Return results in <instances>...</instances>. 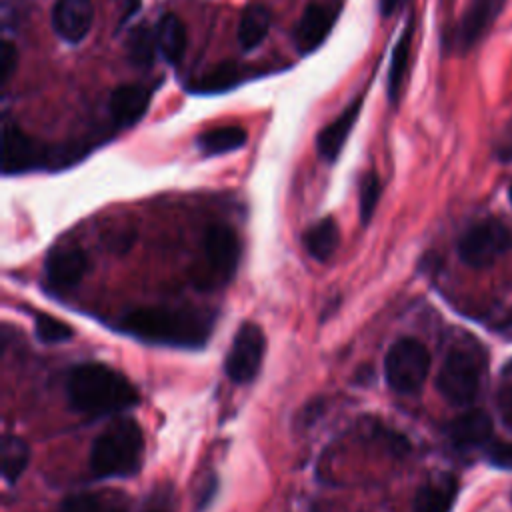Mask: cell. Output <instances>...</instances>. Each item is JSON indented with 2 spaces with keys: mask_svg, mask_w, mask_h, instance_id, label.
<instances>
[{
  "mask_svg": "<svg viewBox=\"0 0 512 512\" xmlns=\"http://www.w3.org/2000/svg\"><path fill=\"white\" fill-rule=\"evenodd\" d=\"M118 328L128 336L174 348H200L212 332V322L206 314L192 308L174 306H140L126 312Z\"/></svg>",
  "mask_w": 512,
  "mask_h": 512,
  "instance_id": "1",
  "label": "cell"
},
{
  "mask_svg": "<svg viewBox=\"0 0 512 512\" xmlns=\"http://www.w3.org/2000/svg\"><path fill=\"white\" fill-rule=\"evenodd\" d=\"M66 398L76 412L92 418L118 414L140 400L136 386L124 374L100 362H84L68 372Z\"/></svg>",
  "mask_w": 512,
  "mask_h": 512,
  "instance_id": "2",
  "label": "cell"
},
{
  "mask_svg": "<svg viewBox=\"0 0 512 512\" xmlns=\"http://www.w3.org/2000/svg\"><path fill=\"white\" fill-rule=\"evenodd\" d=\"M142 452L140 426L132 418H120L94 438L88 464L98 478L134 476L142 466Z\"/></svg>",
  "mask_w": 512,
  "mask_h": 512,
  "instance_id": "3",
  "label": "cell"
},
{
  "mask_svg": "<svg viewBox=\"0 0 512 512\" xmlns=\"http://www.w3.org/2000/svg\"><path fill=\"white\" fill-rule=\"evenodd\" d=\"M482 372L484 354L476 344L454 346L440 366L436 388L448 402L456 406L470 404L478 396Z\"/></svg>",
  "mask_w": 512,
  "mask_h": 512,
  "instance_id": "4",
  "label": "cell"
},
{
  "mask_svg": "<svg viewBox=\"0 0 512 512\" xmlns=\"http://www.w3.org/2000/svg\"><path fill=\"white\" fill-rule=\"evenodd\" d=\"M240 258V242L236 232L226 224H210L202 238V262L196 270V284L204 290L228 282Z\"/></svg>",
  "mask_w": 512,
  "mask_h": 512,
  "instance_id": "5",
  "label": "cell"
},
{
  "mask_svg": "<svg viewBox=\"0 0 512 512\" xmlns=\"http://www.w3.org/2000/svg\"><path fill=\"white\" fill-rule=\"evenodd\" d=\"M430 372V354L426 346L410 336L396 340L384 358V376L388 386L398 394L420 390Z\"/></svg>",
  "mask_w": 512,
  "mask_h": 512,
  "instance_id": "6",
  "label": "cell"
},
{
  "mask_svg": "<svg viewBox=\"0 0 512 512\" xmlns=\"http://www.w3.org/2000/svg\"><path fill=\"white\" fill-rule=\"evenodd\" d=\"M512 246V232L496 218L470 226L458 240V256L472 268L490 266Z\"/></svg>",
  "mask_w": 512,
  "mask_h": 512,
  "instance_id": "7",
  "label": "cell"
},
{
  "mask_svg": "<svg viewBox=\"0 0 512 512\" xmlns=\"http://www.w3.org/2000/svg\"><path fill=\"white\" fill-rule=\"evenodd\" d=\"M266 352V336L262 328L254 322H244L238 326L230 350L226 354V374L236 384H248L260 372Z\"/></svg>",
  "mask_w": 512,
  "mask_h": 512,
  "instance_id": "8",
  "label": "cell"
},
{
  "mask_svg": "<svg viewBox=\"0 0 512 512\" xmlns=\"http://www.w3.org/2000/svg\"><path fill=\"white\" fill-rule=\"evenodd\" d=\"M88 270V254L76 246H58L44 262V278L54 290H70L78 286Z\"/></svg>",
  "mask_w": 512,
  "mask_h": 512,
  "instance_id": "9",
  "label": "cell"
},
{
  "mask_svg": "<svg viewBox=\"0 0 512 512\" xmlns=\"http://www.w3.org/2000/svg\"><path fill=\"white\" fill-rule=\"evenodd\" d=\"M506 0H470L462 14L452 38V46L458 50H470L494 24L502 12Z\"/></svg>",
  "mask_w": 512,
  "mask_h": 512,
  "instance_id": "10",
  "label": "cell"
},
{
  "mask_svg": "<svg viewBox=\"0 0 512 512\" xmlns=\"http://www.w3.org/2000/svg\"><path fill=\"white\" fill-rule=\"evenodd\" d=\"M42 162V148L24 134L16 124L4 122L2 134V170L4 174H18L36 168Z\"/></svg>",
  "mask_w": 512,
  "mask_h": 512,
  "instance_id": "11",
  "label": "cell"
},
{
  "mask_svg": "<svg viewBox=\"0 0 512 512\" xmlns=\"http://www.w3.org/2000/svg\"><path fill=\"white\" fill-rule=\"evenodd\" d=\"M94 22L92 0H58L52 8V28L54 32L70 42H82Z\"/></svg>",
  "mask_w": 512,
  "mask_h": 512,
  "instance_id": "12",
  "label": "cell"
},
{
  "mask_svg": "<svg viewBox=\"0 0 512 512\" xmlns=\"http://www.w3.org/2000/svg\"><path fill=\"white\" fill-rule=\"evenodd\" d=\"M334 20H336V12L330 6H324V4L306 6L292 34L296 50L300 54H308L316 50L330 34Z\"/></svg>",
  "mask_w": 512,
  "mask_h": 512,
  "instance_id": "13",
  "label": "cell"
},
{
  "mask_svg": "<svg viewBox=\"0 0 512 512\" xmlns=\"http://www.w3.org/2000/svg\"><path fill=\"white\" fill-rule=\"evenodd\" d=\"M492 436V420L482 410H470L448 424V438L456 448L468 450L486 444Z\"/></svg>",
  "mask_w": 512,
  "mask_h": 512,
  "instance_id": "14",
  "label": "cell"
},
{
  "mask_svg": "<svg viewBox=\"0 0 512 512\" xmlns=\"http://www.w3.org/2000/svg\"><path fill=\"white\" fill-rule=\"evenodd\" d=\"M360 108H362V98H358L350 106H346V110L318 134L316 148H318V154L326 162H334L340 156V152L346 144V138L352 132V128L360 116Z\"/></svg>",
  "mask_w": 512,
  "mask_h": 512,
  "instance_id": "15",
  "label": "cell"
},
{
  "mask_svg": "<svg viewBox=\"0 0 512 512\" xmlns=\"http://www.w3.org/2000/svg\"><path fill=\"white\" fill-rule=\"evenodd\" d=\"M148 104H150V94L142 86L124 84L110 94L108 108H110L112 120L118 126H132L146 114Z\"/></svg>",
  "mask_w": 512,
  "mask_h": 512,
  "instance_id": "16",
  "label": "cell"
},
{
  "mask_svg": "<svg viewBox=\"0 0 512 512\" xmlns=\"http://www.w3.org/2000/svg\"><path fill=\"white\" fill-rule=\"evenodd\" d=\"M458 484L452 476L442 474L426 482L414 498V512H450Z\"/></svg>",
  "mask_w": 512,
  "mask_h": 512,
  "instance_id": "17",
  "label": "cell"
},
{
  "mask_svg": "<svg viewBox=\"0 0 512 512\" xmlns=\"http://www.w3.org/2000/svg\"><path fill=\"white\" fill-rule=\"evenodd\" d=\"M58 512H128V500L120 492H78L62 500Z\"/></svg>",
  "mask_w": 512,
  "mask_h": 512,
  "instance_id": "18",
  "label": "cell"
},
{
  "mask_svg": "<svg viewBox=\"0 0 512 512\" xmlns=\"http://www.w3.org/2000/svg\"><path fill=\"white\" fill-rule=\"evenodd\" d=\"M156 42L158 50L170 64H178L186 52V26L184 22L168 12L156 24Z\"/></svg>",
  "mask_w": 512,
  "mask_h": 512,
  "instance_id": "19",
  "label": "cell"
},
{
  "mask_svg": "<svg viewBox=\"0 0 512 512\" xmlns=\"http://www.w3.org/2000/svg\"><path fill=\"white\" fill-rule=\"evenodd\" d=\"M338 240H340V234H338V226L336 222L328 216V218H322L318 220L316 224H312L306 232H304V248L306 252L318 260V262H326L332 258V254L336 252L338 248Z\"/></svg>",
  "mask_w": 512,
  "mask_h": 512,
  "instance_id": "20",
  "label": "cell"
},
{
  "mask_svg": "<svg viewBox=\"0 0 512 512\" xmlns=\"http://www.w3.org/2000/svg\"><path fill=\"white\" fill-rule=\"evenodd\" d=\"M268 28H270V12L264 6L252 4L244 8L238 24V44L242 46V50L250 52L256 46H260L268 34Z\"/></svg>",
  "mask_w": 512,
  "mask_h": 512,
  "instance_id": "21",
  "label": "cell"
},
{
  "mask_svg": "<svg viewBox=\"0 0 512 512\" xmlns=\"http://www.w3.org/2000/svg\"><path fill=\"white\" fill-rule=\"evenodd\" d=\"M246 140H248V132L242 126H220V128L202 132L196 138V144L206 156H216V154H226L242 148Z\"/></svg>",
  "mask_w": 512,
  "mask_h": 512,
  "instance_id": "22",
  "label": "cell"
},
{
  "mask_svg": "<svg viewBox=\"0 0 512 512\" xmlns=\"http://www.w3.org/2000/svg\"><path fill=\"white\" fill-rule=\"evenodd\" d=\"M158 50L156 32L148 24H136L126 38V54L132 66L150 68L154 64V56Z\"/></svg>",
  "mask_w": 512,
  "mask_h": 512,
  "instance_id": "23",
  "label": "cell"
},
{
  "mask_svg": "<svg viewBox=\"0 0 512 512\" xmlns=\"http://www.w3.org/2000/svg\"><path fill=\"white\" fill-rule=\"evenodd\" d=\"M242 80V70L236 62H220L212 70H208L204 76L196 80V84L190 86L192 92L198 94H218L226 92L232 86H236Z\"/></svg>",
  "mask_w": 512,
  "mask_h": 512,
  "instance_id": "24",
  "label": "cell"
},
{
  "mask_svg": "<svg viewBox=\"0 0 512 512\" xmlns=\"http://www.w3.org/2000/svg\"><path fill=\"white\" fill-rule=\"evenodd\" d=\"M410 42H412V24L406 26V30L400 36V40L396 42L392 58H390V70H388V98H390V102H396L400 92H402V84H404V78H406L408 60H410Z\"/></svg>",
  "mask_w": 512,
  "mask_h": 512,
  "instance_id": "25",
  "label": "cell"
},
{
  "mask_svg": "<svg viewBox=\"0 0 512 512\" xmlns=\"http://www.w3.org/2000/svg\"><path fill=\"white\" fill-rule=\"evenodd\" d=\"M0 452H2V476L8 484H14L30 462V448L22 438L4 436Z\"/></svg>",
  "mask_w": 512,
  "mask_h": 512,
  "instance_id": "26",
  "label": "cell"
},
{
  "mask_svg": "<svg viewBox=\"0 0 512 512\" xmlns=\"http://www.w3.org/2000/svg\"><path fill=\"white\" fill-rule=\"evenodd\" d=\"M34 330L40 342L44 344H58V342H68L74 336V330L70 324H66L64 320L44 314V312H36L34 314Z\"/></svg>",
  "mask_w": 512,
  "mask_h": 512,
  "instance_id": "27",
  "label": "cell"
},
{
  "mask_svg": "<svg viewBox=\"0 0 512 512\" xmlns=\"http://www.w3.org/2000/svg\"><path fill=\"white\" fill-rule=\"evenodd\" d=\"M380 192H382V184H380L378 174L368 172L360 182V220H362V224H368L372 220Z\"/></svg>",
  "mask_w": 512,
  "mask_h": 512,
  "instance_id": "28",
  "label": "cell"
},
{
  "mask_svg": "<svg viewBox=\"0 0 512 512\" xmlns=\"http://www.w3.org/2000/svg\"><path fill=\"white\" fill-rule=\"evenodd\" d=\"M496 402H498L500 418L504 420V424L512 428V360L502 368Z\"/></svg>",
  "mask_w": 512,
  "mask_h": 512,
  "instance_id": "29",
  "label": "cell"
},
{
  "mask_svg": "<svg viewBox=\"0 0 512 512\" xmlns=\"http://www.w3.org/2000/svg\"><path fill=\"white\" fill-rule=\"evenodd\" d=\"M16 66H18V50L10 40H4L2 48H0V80H2V84L10 82L12 74L16 72Z\"/></svg>",
  "mask_w": 512,
  "mask_h": 512,
  "instance_id": "30",
  "label": "cell"
},
{
  "mask_svg": "<svg viewBox=\"0 0 512 512\" xmlns=\"http://www.w3.org/2000/svg\"><path fill=\"white\" fill-rule=\"evenodd\" d=\"M488 460L496 468L512 470V444H494L488 450Z\"/></svg>",
  "mask_w": 512,
  "mask_h": 512,
  "instance_id": "31",
  "label": "cell"
},
{
  "mask_svg": "<svg viewBox=\"0 0 512 512\" xmlns=\"http://www.w3.org/2000/svg\"><path fill=\"white\" fill-rule=\"evenodd\" d=\"M406 4V0H380V14L384 18L392 16L398 8H402Z\"/></svg>",
  "mask_w": 512,
  "mask_h": 512,
  "instance_id": "32",
  "label": "cell"
},
{
  "mask_svg": "<svg viewBox=\"0 0 512 512\" xmlns=\"http://www.w3.org/2000/svg\"><path fill=\"white\" fill-rule=\"evenodd\" d=\"M146 512H170V510H166L164 506H152V508H148Z\"/></svg>",
  "mask_w": 512,
  "mask_h": 512,
  "instance_id": "33",
  "label": "cell"
},
{
  "mask_svg": "<svg viewBox=\"0 0 512 512\" xmlns=\"http://www.w3.org/2000/svg\"><path fill=\"white\" fill-rule=\"evenodd\" d=\"M510 200H512V184H510Z\"/></svg>",
  "mask_w": 512,
  "mask_h": 512,
  "instance_id": "34",
  "label": "cell"
}]
</instances>
